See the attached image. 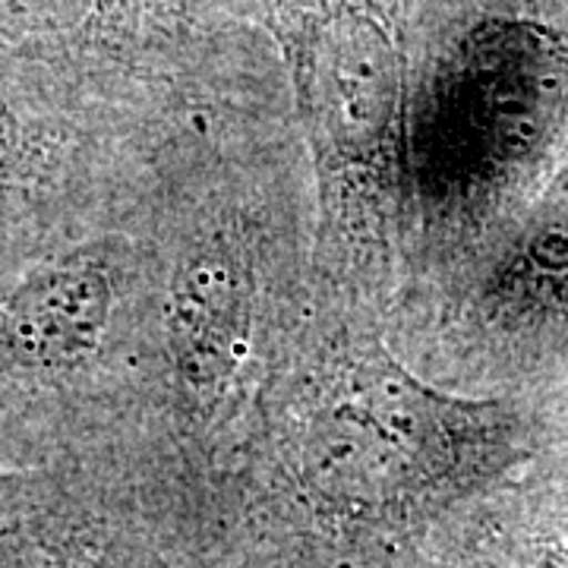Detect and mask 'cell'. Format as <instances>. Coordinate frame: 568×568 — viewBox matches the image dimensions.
Here are the masks:
<instances>
[{"mask_svg":"<svg viewBox=\"0 0 568 568\" xmlns=\"http://www.w3.org/2000/svg\"><path fill=\"white\" fill-rule=\"evenodd\" d=\"M67 178V140L0 95V278L51 237Z\"/></svg>","mask_w":568,"mask_h":568,"instance_id":"1","label":"cell"}]
</instances>
